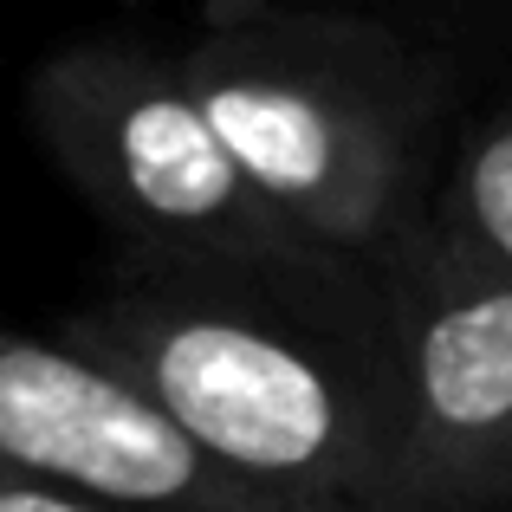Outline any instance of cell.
Segmentation results:
<instances>
[{
  "label": "cell",
  "instance_id": "cell-1",
  "mask_svg": "<svg viewBox=\"0 0 512 512\" xmlns=\"http://www.w3.org/2000/svg\"><path fill=\"white\" fill-rule=\"evenodd\" d=\"M52 344L111 370L195 448L266 493L389 512V325L325 318L208 279L130 273L59 318Z\"/></svg>",
  "mask_w": 512,
  "mask_h": 512
},
{
  "label": "cell",
  "instance_id": "cell-3",
  "mask_svg": "<svg viewBox=\"0 0 512 512\" xmlns=\"http://www.w3.org/2000/svg\"><path fill=\"white\" fill-rule=\"evenodd\" d=\"M26 117L85 208L130 247V273L208 279L357 325L383 318L370 266L325 253L240 175L175 52L72 39L33 65Z\"/></svg>",
  "mask_w": 512,
  "mask_h": 512
},
{
  "label": "cell",
  "instance_id": "cell-5",
  "mask_svg": "<svg viewBox=\"0 0 512 512\" xmlns=\"http://www.w3.org/2000/svg\"><path fill=\"white\" fill-rule=\"evenodd\" d=\"M0 467L98 512H344L240 480L111 370L13 331H0Z\"/></svg>",
  "mask_w": 512,
  "mask_h": 512
},
{
  "label": "cell",
  "instance_id": "cell-7",
  "mask_svg": "<svg viewBox=\"0 0 512 512\" xmlns=\"http://www.w3.org/2000/svg\"><path fill=\"white\" fill-rule=\"evenodd\" d=\"M0 512H98V506H85V500H72V493H59V487H39V480L0 467Z\"/></svg>",
  "mask_w": 512,
  "mask_h": 512
},
{
  "label": "cell",
  "instance_id": "cell-6",
  "mask_svg": "<svg viewBox=\"0 0 512 512\" xmlns=\"http://www.w3.org/2000/svg\"><path fill=\"white\" fill-rule=\"evenodd\" d=\"M422 234L512 279V104L487 117L435 182Z\"/></svg>",
  "mask_w": 512,
  "mask_h": 512
},
{
  "label": "cell",
  "instance_id": "cell-2",
  "mask_svg": "<svg viewBox=\"0 0 512 512\" xmlns=\"http://www.w3.org/2000/svg\"><path fill=\"white\" fill-rule=\"evenodd\" d=\"M175 52L201 117L299 234L357 266L415 240L435 201L441 78L383 20L214 0Z\"/></svg>",
  "mask_w": 512,
  "mask_h": 512
},
{
  "label": "cell",
  "instance_id": "cell-4",
  "mask_svg": "<svg viewBox=\"0 0 512 512\" xmlns=\"http://www.w3.org/2000/svg\"><path fill=\"white\" fill-rule=\"evenodd\" d=\"M389 325V512L512 506V279L415 227L376 266Z\"/></svg>",
  "mask_w": 512,
  "mask_h": 512
}]
</instances>
